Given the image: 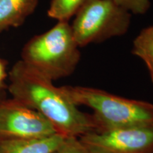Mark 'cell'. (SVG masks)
<instances>
[{
	"instance_id": "obj_12",
	"label": "cell",
	"mask_w": 153,
	"mask_h": 153,
	"mask_svg": "<svg viewBox=\"0 0 153 153\" xmlns=\"http://www.w3.org/2000/svg\"><path fill=\"white\" fill-rule=\"evenodd\" d=\"M52 153H89L78 137H66L64 142Z\"/></svg>"
},
{
	"instance_id": "obj_5",
	"label": "cell",
	"mask_w": 153,
	"mask_h": 153,
	"mask_svg": "<svg viewBox=\"0 0 153 153\" xmlns=\"http://www.w3.org/2000/svg\"><path fill=\"white\" fill-rule=\"evenodd\" d=\"M78 138L89 153H153V124L89 132Z\"/></svg>"
},
{
	"instance_id": "obj_14",
	"label": "cell",
	"mask_w": 153,
	"mask_h": 153,
	"mask_svg": "<svg viewBox=\"0 0 153 153\" xmlns=\"http://www.w3.org/2000/svg\"><path fill=\"white\" fill-rule=\"evenodd\" d=\"M145 65H146L147 68H148L149 74H150V76L151 78V80H152L153 83V61H148V62H145Z\"/></svg>"
},
{
	"instance_id": "obj_13",
	"label": "cell",
	"mask_w": 153,
	"mask_h": 153,
	"mask_svg": "<svg viewBox=\"0 0 153 153\" xmlns=\"http://www.w3.org/2000/svg\"><path fill=\"white\" fill-rule=\"evenodd\" d=\"M7 77L5 61L0 58V89L4 87V80Z\"/></svg>"
},
{
	"instance_id": "obj_11",
	"label": "cell",
	"mask_w": 153,
	"mask_h": 153,
	"mask_svg": "<svg viewBox=\"0 0 153 153\" xmlns=\"http://www.w3.org/2000/svg\"><path fill=\"white\" fill-rule=\"evenodd\" d=\"M132 14H144L150 9L151 0H111Z\"/></svg>"
},
{
	"instance_id": "obj_4",
	"label": "cell",
	"mask_w": 153,
	"mask_h": 153,
	"mask_svg": "<svg viewBox=\"0 0 153 153\" xmlns=\"http://www.w3.org/2000/svg\"><path fill=\"white\" fill-rule=\"evenodd\" d=\"M132 14L111 0H88L71 24L79 48L127 33Z\"/></svg>"
},
{
	"instance_id": "obj_10",
	"label": "cell",
	"mask_w": 153,
	"mask_h": 153,
	"mask_svg": "<svg viewBox=\"0 0 153 153\" xmlns=\"http://www.w3.org/2000/svg\"><path fill=\"white\" fill-rule=\"evenodd\" d=\"M131 53L144 62L153 61V25L143 28L136 36Z\"/></svg>"
},
{
	"instance_id": "obj_6",
	"label": "cell",
	"mask_w": 153,
	"mask_h": 153,
	"mask_svg": "<svg viewBox=\"0 0 153 153\" xmlns=\"http://www.w3.org/2000/svg\"><path fill=\"white\" fill-rule=\"evenodd\" d=\"M57 134L41 114L14 99L0 101V142L39 139Z\"/></svg>"
},
{
	"instance_id": "obj_2",
	"label": "cell",
	"mask_w": 153,
	"mask_h": 153,
	"mask_svg": "<svg viewBox=\"0 0 153 153\" xmlns=\"http://www.w3.org/2000/svg\"><path fill=\"white\" fill-rule=\"evenodd\" d=\"M62 89L76 106L93 110L97 132L153 124V104L147 101L124 98L94 87L65 85Z\"/></svg>"
},
{
	"instance_id": "obj_1",
	"label": "cell",
	"mask_w": 153,
	"mask_h": 153,
	"mask_svg": "<svg viewBox=\"0 0 153 153\" xmlns=\"http://www.w3.org/2000/svg\"><path fill=\"white\" fill-rule=\"evenodd\" d=\"M8 91L12 99L41 114L59 135L79 137L98 131L92 114L78 109L53 81L20 60L9 73Z\"/></svg>"
},
{
	"instance_id": "obj_7",
	"label": "cell",
	"mask_w": 153,
	"mask_h": 153,
	"mask_svg": "<svg viewBox=\"0 0 153 153\" xmlns=\"http://www.w3.org/2000/svg\"><path fill=\"white\" fill-rule=\"evenodd\" d=\"M65 138L55 134L39 139L3 140L0 142V153H52Z\"/></svg>"
},
{
	"instance_id": "obj_8",
	"label": "cell",
	"mask_w": 153,
	"mask_h": 153,
	"mask_svg": "<svg viewBox=\"0 0 153 153\" xmlns=\"http://www.w3.org/2000/svg\"><path fill=\"white\" fill-rule=\"evenodd\" d=\"M38 3V0H0V31L24 24Z\"/></svg>"
},
{
	"instance_id": "obj_9",
	"label": "cell",
	"mask_w": 153,
	"mask_h": 153,
	"mask_svg": "<svg viewBox=\"0 0 153 153\" xmlns=\"http://www.w3.org/2000/svg\"><path fill=\"white\" fill-rule=\"evenodd\" d=\"M88 0H51L48 16L57 22H68Z\"/></svg>"
},
{
	"instance_id": "obj_3",
	"label": "cell",
	"mask_w": 153,
	"mask_h": 153,
	"mask_svg": "<svg viewBox=\"0 0 153 153\" xmlns=\"http://www.w3.org/2000/svg\"><path fill=\"white\" fill-rule=\"evenodd\" d=\"M69 22H57L35 36L22 49V60L53 81L71 75L81 60V52Z\"/></svg>"
}]
</instances>
